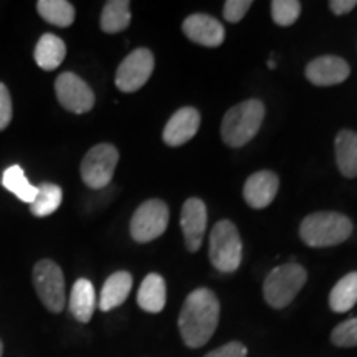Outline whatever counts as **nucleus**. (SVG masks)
Segmentation results:
<instances>
[{
	"label": "nucleus",
	"mask_w": 357,
	"mask_h": 357,
	"mask_svg": "<svg viewBox=\"0 0 357 357\" xmlns=\"http://www.w3.org/2000/svg\"><path fill=\"white\" fill-rule=\"evenodd\" d=\"M118 162L119 153L113 144L102 142V144L91 147L79 167L83 182L95 190L105 189L106 185H109Z\"/></svg>",
	"instance_id": "obj_7"
},
{
	"label": "nucleus",
	"mask_w": 357,
	"mask_h": 357,
	"mask_svg": "<svg viewBox=\"0 0 357 357\" xmlns=\"http://www.w3.org/2000/svg\"><path fill=\"white\" fill-rule=\"evenodd\" d=\"M280 189V178L271 171L252 174L243 187V199L252 208H265L273 202Z\"/></svg>",
	"instance_id": "obj_15"
},
{
	"label": "nucleus",
	"mask_w": 357,
	"mask_h": 357,
	"mask_svg": "<svg viewBox=\"0 0 357 357\" xmlns=\"http://www.w3.org/2000/svg\"><path fill=\"white\" fill-rule=\"evenodd\" d=\"M351 75L347 61L341 56L324 55L310 61L306 66V78L314 86H334L346 82Z\"/></svg>",
	"instance_id": "obj_12"
},
{
	"label": "nucleus",
	"mask_w": 357,
	"mask_h": 357,
	"mask_svg": "<svg viewBox=\"0 0 357 357\" xmlns=\"http://www.w3.org/2000/svg\"><path fill=\"white\" fill-rule=\"evenodd\" d=\"M357 303V271L346 275L334 284L329 294V306L334 312H347Z\"/></svg>",
	"instance_id": "obj_22"
},
{
	"label": "nucleus",
	"mask_w": 357,
	"mask_h": 357,
	"mask_svg": "<svg viewBox=\"0 0 357 357\" xmlns=\"http://www.w3.org/2000/svg\"><path fill=\"white\" fill-rule=\"evenodd\" d=\"M131 288V273H128V271H116V273L111 275L109 278L105 281V284H102L100 301H98L100 310L108 312L111 310H114V307L121 306L123 303L128 300Z\"/></svg>",
	"instance_id": "obj_16"
},
{
	"label": "nucleus",
	"mask_w": 357,
	"mask_h": 357,
	"mask_svg": "<svg viewBox=\"0 0 357 357\" xmlns=\"http://www.w3.org/2000/svg\"><path fill=\"white\" fill-rule=\"evenodd\" d=\"M66 56V45L63 40L53 33H45L35 47V61L45 71H53L63 63Z\"/></svg>",
	"instance_id": "obj_19"
},
{
	"label": "nucleus",
	"mask_w": 357,
	"mask_h": 357,
	"mask_svg": "<svg viewBox=\"0 0 357 357\" xmlns=\"http://www.w3.org/2000/svg\"><path fill=\"white\" fill-rule=\"evenodd\" d=\"M96 310V293L93 283L86 278H79L73 284L70 294V311L79 323H89Z\"/></svg>",
	"instance_id": "obj_17"
},
{
	"label": "nucleus",
	"mask_w": 357,
	"mask_h": 357,
	"mask_svg": "<svg viewBox=\"0 0 357 357\" xmlns=\"http://www.w3.org/2000/svg\"><path fill=\"white\" fill-rule=\"evenodd\" d=\"M12 100L7 86L0 83V131L7 129L12 121Z\"/></svg>",
	"instance_id": "obj_29"
},
{
	"label": "nucleus",
	"mask_w": 357,
	"mask_h": 357,
	"mask_svg": "<svg viewBox=\"0 0 357 357\" xmlns=\"http://www.w3.org/2000/svg\"><path fill=\"white\" fill-rule=\"evenodd\" d=\"M37 12L48 24L66 29L75 22V7L66 0H40Z\"/></svg>",
	"instance_id": "obj_23"
},
{
	"label": "nucleus",
	"mask_w": 357,
	"mask_h": 357,
	"mask_svg": "<svg viewBox=\"0 0 357 357\" xmlns=\"http://www.w3.org/2000/svg\"><path fill=\"white\" fill-rule=\"evenodd\" d=\"M2 185L25 204H32L35 200V195H37V187L30 184L29 178L25 177L24 171H22V167L17 166V164L6 169V172L2 176Z\"/></svg>",
	"instance_id": "obj_25"
},
{
	"label": "nucleus",
	"mask_w": 357,
	"mask_h": 357,
	"mask_svg": "<svg viewBox=\"0 0 357 357\" xmlns=\"http://www.w3.org/2000/svg\"><path fill=\"white\" fill-rule=\"evenodd\" d=\"M268 66H270V68H275L276 63H275V60H273V58H271V60H268Z\"/></svg>",
	"instance_id": "obj_32"
},
{
	"label": "nucleus",
	"mask_w": 357,
	"mask_h": 357,
	"mask_svg": "<svg viewBox=\"0 0 357 357\" xmlns=\"http://www.w3.org/2000/svg\"><path fill=\"white\" fill-rule=\"evenodd\" d=\"M301 13V3L298 0H273L271 2V17L280 26H289L298 20Z\"/></svg>",
	"instance_id": "obj_26"
},
{
	"label": "nucleus",
	"mask_w": 357,
	"mask_h": 357,
	"mask_svg": "<svg viewBox=\"0 0 357 357\" xmlns=\"http://www.w3.org/2000/svg\"><path fill=\"white\" fill-rule=\"evenodd\" d=\"M243 247L238 229L234 222L220 220L213 225L208 245V258L213 268L222 273H234L242 263Z\"/></svg>",
	"instance_id": "obj_5"
},
{
	"label": "nucleus",
	"mask_w": 357,
	"mask_h": 357,
	"mask_svg": "<svg viewBox=\"0 0 357 357\" xmlns=\"http://www.w3.org/2000/svg\"><path fill=\"white\" fill-rule=\"evenodd\" d=\"M354 7H357V0H333V2H329V8L336 15H346V13L354 10Z\"/></svg>",
	"instance_id": "obj_31"
},
{
	"label": "nucleus",
	"mask_w": 357,
	"mask_h": 357,
	"mask_svg": "<svg viewBox=\"0 0 357 357\" xmlns=\"http://www.w3.org/2000/svg\"><path fill=\"white\" fill-rule=\"evenodd\" d=\"M61 199H63V192H61L60 187L56 184H50V182H45V184H40V187H37V195H35L33 202L30 204V212L38 218L52 215L61 205Z\"/></svg>",
	"instance_id": "obj_24"
},
{
	"label": "nucleus",
	"mask_w": 357,
	"mask_h": 357,
	"mask_svg": "<svg viewBox=\"0 0 357 357\" xmlns=\"http://www.w3.org/2000/svg\"><path fill=\"white\" fill-rule=\"evenodd\" d=\"M181 227L187 250L192 253L197 252L207 229V207L202 200L197 197L185 200L181 212Z\"/></svg>",
	"instance_id": "obj_11"
},
{
	"label": "nucleus",
	"mask_w": 357,
	"mask_h": 357,
	"mask_svg": "<svg viewBox=\"0 0 357 357\" xmlns=\"http://www.w3.org/2000/svg\"><path fill=\"white\" fill-rule=\"evenodd\" d=\"M253 6L252 0H229L223 7V17L230 24H236L245 17V13Z\"/></svg>",
	"instance_id": "obj_28"
},
{
	"label": "nucleus",
	"mask_w": 357,
	"mask_h": 357,
	"mask_svg": "<svg viewBox=\"0 0 357 357\" xmlns=\"http://www.w3.org/2000/svg\"><path fill=\"white\" fill-rule=\"evenodd\" d=\"M55 93L60 105L70 113L84 114L95 106V93L83 82L78 75L66 71L61 73L55 82Z\"/></svg>",
	"instance_id": "obj_10"
},
{
	"label": "nucleus",
	"mask_w": 357,
	"mask_h": 357,
	"mask_svg": "<svg viewBox=\"0 0 357 357\" xmlns=\"http://www.w3.org/2000/svg\"><path fill=\"white\" fill-rule=\"evenodd\" d=\"M2 354H3V344L2 341H0V357H2Z\"/></svg>",
	"instance_id": "obj_33"
},
{
	"label": "nucleus",
	"mask_w": 357,
	"mask_h": 357,
	"mask_svg": "<svg viewBox=\"0 0 357 357\" xmlns=\"http://www.w3.org/2000/svg\"><path fill=\"white\" fill-rule=\"evenodd\" d=\"M137 305L146 312H160L166 306V281L158 273H149L137 291Z\"/></svg>",
	"instance_id": "obj_18"
},
{
	"label": "nucleus",
	"mask_w": 357,
	"mask_h": 357,
	"mask_svg": "<svg viewBox=\"0 0 357 357\" xmlns=\"http://www.w3.org/2000/svg\"><path fill=\"white\" fill-rule=\"evenodd\" d=\"M336 162L347 178L357 177V132L342 129L336 136Z\"/></svg>",
	"instance_id": "obj_20"
},
{
	"label": "nucleus",
	"mask_w": 357,
	"mask_h": 357,
	"mask_svg": "<svg viewBox=\"0 0 357 357\" xmlns=\"http://www.w3.org/2000/svg\"><path fill=\"white\" fill-rule=\"evenodd\" d=\"M265 118V105L260 100H247L227 111L222 119V139L230 147L248 144Z\"/></svg>",
	"instance_id": "obj_2"
},
{
	"label": "nucleus",
	"mask_w": 357,
	"mask_h": 357,
	"mask_svg": "<svg viewBox=\"0 0 357 357\" xmlns=\"http://www.w3.org/2000/svg\"><path fill=\"white\" fill-rule=\"evenodd\" d=\"M200 128V113L195 108H181L171 116L164 128L162 139L167 146L177 147L189 142Z\"/></svg>",
	"instance_id": "obj_14"
},
{
	"label": "nucleus",
	"mask_w": 357,
	"mask_h": 357,
	"mask_svg": "<svg viewBox=\"0 0 357 357\" xmlns=\"http://www.w3.org/2000/svg\"><path fill=\"white\" fill-rule=\"evenodd\" d=\"M182 32L194 43L202 47L217 48L225 40V29L217 19L205 13H194L189 15L182 24Z\"/></svg>",
	"instance_id": "obj_13"
},
{
	"label": "nucleus",
	"mask_w": 357,
	"mask_h": 357,
	"mask_svg": "<svg viewBox=\"0 0 357 357\" xmlns=\"http://www.w3.org/2000/svg\"><path fill=\"white\" fill-rule=\"evenodd\" d=\"M169 225V207L159 199L146 200L131 218V236L137 243L159 238Z\"/></svg>",
	"instance_id": "obj_8"
},
{
	"label": "nucleus",
	"mask_w": 357,
	"mask_h": 357,
	"mask_svg": "<svg viewBox=\"0 0 357 357\" xmlns=\"http://www.w3.org/2000/svg\"><path fill=\"white\" fill-rule=\"evenodd\" d=\"M131 3L128 0H109L101 12V30L105 33H119L131 24Z\"/></svg>",
	"instance_id": "obj_21"
},
{
	"label": "nucleus",
	"mask_w": 357,
	"mask_h": 357,
	"mask_svg": "<svg viewBox=\"0 0 357 357\" xmlns=\"http://www.w3.org/2000/svg\"><path fill=\"white\" fill-rule=\"evenodd\" d=\"M331 342L337 347L357 346V316L337 324L331 333Z\"/></svg>",
	"instance_id": "obj_27"
},
{
	"label": "nucleus",
	"mask_w": 357,
	"mask_h": 357,
	"mask_svg": "<svg viewBox=\"0 0 357 357\" xmlns=\"http://www.w3.org/2000/svg\"><path fill=\"white\" fill-rule=\"evenodd\" d=\"M33 287L48 311L55 314L63 311L66 303L65 276L55 261L40 260L33 266Z\"/></svg>",
	"instance_id": "obj_6"
},
{
	"label": "nucleus",
	"mask_w": 357,
	"mask_h": 357,
	"mask_svg": "<svg viewBox=\"0 0 357 357\" xmlns=\"http://www.w3.org/2000/svg\"><path fill=\"white\" fill-rule=\"evenodd\" d=\"M352 234V222L339 212H316L303 218L300 236L307 247H334Z\"/></svg>",
	"instance_id": "obj_3"
},
{
	"label": "nucleus",
	"mask_w": 357,
	"mask_h": 357,
	"mask_svg": "<svg viewBox=\"0 0 357 357\" xmlns=\"http://www.w3.org/2000/svg\"><path fill=\"white\" fill-rule=\"evenodd\" d=\"M154 71V55L147 48H136L116 71V86L123 93H134L149 82Z\"/></svg>",
	"instance_id": "obj_9"
},
{
	"label": "nucleus",
	"mask_w": 357,
	"mask_h": 357,
	"mask_svg": "<svg viewBox=\"0 0 357 357\" xmlns=\"http://www.w3.org/2000/svg\"><path fill=\"white\" fill-rule=\"evenodd\" d=\"M306 280V270L298 263H284V265L273 268L263 283L265 301L275 310H283L301 291Z\"/></svg>",
	"instance_id": "obj_4"
},
{
	"label": "nucleus",
	"mask_w": 357,
	"mask_h": 357,
	"mask_svg": "<svg viewBox=\"0 0 357 357\" xmlns=\"http://www.w3.org/2000/svg\"><path fill=\"white\" fill-rule=\"evenodd\" d=\"M204 357H247V347L242 342L231 341L229 344H223L217 347V349L211 351Z\"/></svg>",
	"instance_id": "obj_30"
},
{
	"label": "nucleus",
	"mask_w": 357,
	"mask_h": 357,
	"mask_svg": "<svg viewBox=\"0 0 357 357\" xmlns=\"http://www.w3.org/2000/svg\"><path fill=\"white\" fill-rule=\"evenodd\" d=\"M220 303L208 288L194 289L178 314V331L185 346L197 349L211 341L218 326Z\"/></svg>",
	"instance_id": "obj_1"
}]
</instances>
